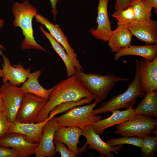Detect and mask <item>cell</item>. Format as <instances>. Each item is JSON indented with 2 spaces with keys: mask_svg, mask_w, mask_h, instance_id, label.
I'll use <instances>...</instances> for the list:
<instances>
[{
  "mask_svg": "<svg viewBox=\"0 0 157 157\" xmlns=\"http://www.w3.org/2000/svg\"><path fill=\"white\" fill-rule=\"evenodd\" d=\"M85 98L93 100L92 94L76 76L69 77L54 85L47 102L38 115L36 123L42 122L47 119L50 111L58 105Z\"/></svg>",
  "mask_w": 157,
  "mask_h": 157,
  "instance_id": "cell-1",
  "label": "cell"
},
{
  "mask_svg": "<svg viewBox=\"0 0 157 157\" xmlns=\"http://www.w3.org/2000/svg\"><path fill=\"white\" fill-rule=\"evenodd\" d=\"M12 10L14 17L13 25L15 28L20 27L24 36L21 50L35 49L47 51L36 41L34 36L32 21L33 18L38 14L37 9L26 0L22 3L15 2L12 6Z\"/></svg>",
  "mask_w": 157,
  "mask_h": 157,
  "instance_id": "cell-2",
  "label": "cell"
},
{
  "mask_svg": "<svg viewBox=\"0 0 157 157\" xmlns=\"http://www.w3.org/2000/svg\"><path fill=\"white\" fill-rule=\"evenodd\" d=\"M74 75L92 94L97 105L104 100L116 82L129 79V78H120L114 74L103 75L98 74H86L75 67Z\"/></svg>",
  "mask_w": 157,
  "mask_h": 157,
  "instance_id": "cell-3",
  "label": "cell"
},
{
  "mask_svg": "<svg viewBox=\"0 0 157 157\" xmlns=\"http://www.w3.org/2000/svg\"><path fill=\"white\" fill-rule=\"evenodd\" d=\"M146 93L140 83L138 69L136 66L134 77L132 81L128 85L126 91L113 96L109 100L103 103L99 107L93 109L92 113L94 115H96L108 112L112 113L123 108L126 110L133 108L138 98L144 97Z\"/></svg>",
  "mask_w": 157,
  "mask_h": 157,
  "instance_id": "cell-4",
  "label": "cell"
},
{
  "mask_svg": "<svg viewBox=\"0 0 157 157\" xmlns=\"http://www.w3.org/2000/svg\"><path fill=\"white\" fill-rule=\"evenodd\" d=\"M97 105L94 101L90 105L76 107L64 114L54 118L59 127L74 126L82 129L102 119L101 116L94 115L92 113Z\"/></svg>",
  "mask_w": 157,
  "mask_h": 157,
  "instance_id": "cell-5",
  "label": "cell"
},
{
  "mask_svg": "<svg viewBox=\"0 0 157 157\" xmlns=\"http://www.w3.org/2000/svg\"><path fill=\"white\" fill-rule=\"evenodd\" d=\"M157 127V117L138 114L118 124L114 134L122 136H136L143 138L150 135Z\"/></svg>",
  "mask_w": 157,
  "mask_h": 157,
  "instance_id": "cell-6",
  "label": "cell"
},
{
  "mask_svg": "<svg viewBox=\"0 0 157 157\" xmlns=\"http://www.w3.org/2000/svg\"><path fill=\"white\" fill-rule=\"evenodd\" d=\"M48 100L35 94L24 92L15 122L22 123H36L40 112Z\"/></svg>",
  "mask_w": 157,
  "mask_h": 157,
  "instance_id": "cell-7",
  "label": "cell"
},
{
  "mask_svg": "<svg viewBox=\"0 0 157 157\" xmlns=\"http://www.w3.org/2000/svg\"><path fill=\"white\" fill-rule=\"evenodd\" d=\"M81 130L82 135L86 138V142L82 147L79 148L81 153L83 152L88 153L86 149L88 145V148L98 151L100 157H113L115 154L112 152L117 153L124 147V145H119L115 147L110 146L101 139L100 135L95 132L92 128L91 125L85 126Z\"/></svg>",
  "mask_w": 157,
  "mask_h": 157,
  "instance_id": "cell-8",
  "label": "cell"
},
{
  "mask_svg": "<svg viewBox=\"0 0 157 157\" xmlns=\"http://www.w3.org/2000/svg\"><path fill=\"white\" fill-rule=\"evenodd\" d=\"M0 93L4 101V111L8 121L15 122L24 92L20 88L8 82L1 85Z\"/></svg>",
  "mask_w": 157,
  "mask_h": 157,
  "instance_id": "cell-9",
  "label": "cell"
},
{
  "mask_svg": "<svg viewBox=\"0 0 157 157\" xmlns=\"http://www.w3.org/2000/svg\"><path fill=\"white\" fill-rule=\"evenodd\" d=\"M135 62L139 81L145 92L157 90V56L152 61L145 58L139 60L137 58Z\"/></svg>",
  "mask_w": 157,
  "mask_h": 157,
  "instance_id": "cell-10",
  "label": "cell"
},
{
  "mask_svg": "<svg viewBox=\"0 0 157 157\" xmlns=\"http://www.w3.org/2000/svg\"><path fill=\"white\" fill-rule=\"evenodd\" d=\"M38 144L31 142L19 133H6L0 138V146L14 149L18 157H28L34 154Z\"/></svg>",
  "mask_w": 157,
  "mask_h": 157,
  "instance_id": "cell-11",
  "label": "cell"
},
{
  "mask_svg": "<svg viewBox=\"0 0 157 157\" xmlns=\"http://www.w3.org/2000/svg\"><path fill=\"white\" fill-rule=\"evenodd\" d=\"M132 35L146 44H157V21L150 18L135 20L126 26Z\"/></svg>",
  "mask_w": 157,
  "mask_h": 157,
  "instance_id": "cell-12",
  "label": "cell"
},
{
  "mask_svg": "<svg viewBox=\"0 0 157 157\" xmlns=\"http://www.w3.org/2000/svg\"><path fill=\"white\" fill-rule=\"evenodd\" d=\"M54 117L49 120L42 130L41 140L34 154L36 157H53L57 153L54 143L55 132L58 127Z\"/></svg>",
  "mask_w": 157,
  "mask_h": 157,
  "instance_id": "cell-13",
  "label": "cell"
},
{
  "mask_svg": "<svg viewBox=\"0 0 157 157\" xmlns=\"http://www.w3.org/2000/svg\"><path fill=\"white\" fill-rule=\"evenodd\" d=\"M3 63L2 64L3 83L8 82L12 85L18 86L24 82L31 73L30 67L24 68L20 63L12 65L9 58L0 50Z\"/></svg>",
  "mask_w": 157,
  "mask_h": 157,
  "instance_id": "cell-14",
  "label": "cell"
},
{
  "mask_svg": "<svg viewBox=\"0 0 157 157\" xmlns=\"http://www.w3.org/2000/svg\"><path fill=\"white\" fill-rule=\"evenodd\" d=\"M109 0H99L97 7V16L96 22L97 28H92L90 32L94 37L99 40L107 42L108 41L112 30L111 23L108 13V5Z\"/></svg>",
  "mask_w": 157,
  "mask_h": 157,
  "instance_id": "cell-15",
  "label": "cell"
},
{
  "mask_svg": "<svg viewBox=\"0 0 157 157\" xmlns=\"http://www.w3.org/2000/svg\"><path fill=\"white\" fill-rule=\"evenodd\" d=\"M50 119L48 117L43 122L36 123H22L15 121L10 123L7 133H19L25 136L31 142L39 144L42 135L43 127Z\"/></svg>",
  "mask_w": 157,
  "mask_h": 157,
  "instance_id": "cell-16",
  "label": "cell"
},
{
  "mask_svg": "<svg viewBox=\"0 0 157 157\" xmlns=\"http://www.w3.org/2000/svg\"><path fill=\"white\" fill-rule=\"evenodd\" d=\"M82 135L81 129L74 126L58 127L54 134V139L65 144L76 156H81L77 147L81 143L79 138Z\"/></svg>",
  "mask_w": 157,
  "mask_h": 157,
  "instance_id": "cell-17",
  "label": "cell"
},
{
  "mask_svg": "<svg viewBox=\"0 0 157 157\" xmlns=\"http://www.w3.org/2000/svg\"><path fill=\"white\" fill-rule=\"evenodd\" d=\"M112 113L109 117L99 120L91 125L95 133L99 135L102 134L106 129L130 119L136 115L135 109L133 108L123 111L116 110Z\"/></svg>",
  "mask_w": 157,
  "mask_h": 157,
  "instance_id": "cell-18",
  "label": "cell"
},
{
  "mask_svg": "<svg viewBox=\"0 0 157 157\" xmlns=\"http://www.w3.org/2000/svg\"><path fill=\"white\" fill-rule=\"evenodd\" d=\"M39 29L49 41L53 49L59 55L63 61L66 69L67 75L69 77L74 75V67L83 71V68L77 58L70 57L65 51L64 48L58 42L52 35L46 32L42 25Z\"/></svg>",
  "mask_w": 157,
  "mask_h": 157,
  "instance_id": "cell-19",
  "label": "cell"
},
{
  "mask_svg": "<svg viewBox=\"0 0 157 157\" xmlns=\"http://www.w3.org/2000/svg\"><path fill=\"white\" fill-rule=\"evenodd\" d=\"M34 17L36 22L46 27L54 38L62 45L70 57L74 58H76V54L69 45L68 41V38L64 34L59 26V25L53 24L46 18L39 14L35 15Z\"/></svg>",
  "mask_w": 157,
  "mask_h": 157,
  "instance_id": "cell-20",
  "label": "cell"
},
{
  "mask_svg": "<svg viewBox=\"0 0 157 157\" xmlns=\"http://www.w3.org/2000/svg\"><path fill=\"white\" fill-rule=\"evenodd\" d=\"M127 55L139 56L152 61L157 56V44H146L143 46L131 44L126 48L121 49L115 53L114 60L117 61L120 57Z\"/></svg>",
  "mask_w": 157,
  "mask_h": 157,
  "instance_id": "cell-21",
  "label": "cell"
},
{
  "mask_svg": "<svg viewBox=\"0 0 157 157\" xmlns=\"http://www.w3.org/2000/svg\"><path fill=\"white\" fill-rule=\"evenodd\" d=\"M132 35L125 26L117 25L113 31L108 40V44L112 52H117L121 49L131 45Z\"/></svg>",
  "mask_w": 157,
  "mask_h": 157,
  "instance_id": "cell-22",
  "label": "cell"
},
{
  "mask_svg": "<svg viewBox=\"0 0 157 157\" xmlns=\"http://www.w3.org/2000/svg\"><path fill=\"white\" fill-rule=\"evenodd\" d=\"M41 73L42 72L40 69L31 73L20 88L24 92L31 93L48 100L54 86L48 89L43 87L38 80Z\"/></svg>",
  "mask_w": 157,
  "mask_h": 157,
  "instance_id": "cell-23",
  "label": "cell"
},
{
  "mask_svg": "<svg viewBox=\"0 0 157 157\" xmlns=\"http://www.w3.org/2000/svg\"><path fill=\"white\" fill-rule=\"evenodd\" d=\"M157 90H150L146 92L144 97L135 109L136 115L157 117Z\"/></svg>",
  "mask_w": 157,
  "mask_h": 157,
  "instance_id": "cell-24",
  "label": "cell"
},
{
  "mask_svg": "<svg viewBox=\"0 0 157 157\" xmlns=\"http://www.w3.org/2000/svg\"><path fill=\"white\" fill-rule=\"evenodd\" d=\"M92 100L91 98H85L77 101H68L61 103L51 110L48 117L51 119L58 114L67 112L75 107L90 104Z\"/></svg>",
  "mask_w": 157,
  "mask_h": 157,
  "instance_id": "cell-25",
  "label": "cell"
},
{
  "mask_svg": "<svg viewBox=\"0 0 157 157\" xmlns=\"http://www.w3.org/2000/svg\"><path fill=\"white\" fill-rule=\"evenodd\" d=\"M135 20H143L151 18L152 8L141 0H139L132 6Z\"/></svg>",
  "mask_w": 157,
  "mask_h": 157,
  "instance_id": "cell-26",
  "label": "cell"
},
{
  "mask_svg": "<svg viewBox=\"0 0 157 157\" xmlns=\"http://www.w3.org/2000/svg\"><path fill=\"white\" fill-rule=\"evenodd\" d=\"M141 147L142 157H152L157 150V137L147 135L142 138Z\"/></svg>",
  "mask_w": 157,
  "mask_h": 157,
  "instance_id": "cell-27",
  "label": "cell"
},
{
  "mask_svg": "<svg viewBox=\"0 0 157 157\" xmlns=\"http://www.w3.org/2000/svg\"><path fill=\"white\" fill-rule=\"evenodd\" d=\"M112 16L117 21V25H119L126 26L135 20L131 6L124 10H116Z\"/></svg>",
  "mask_w": 157,
  "mask_h": 157,
  "instance_id": "cell-28",
  "label": "cell"
},
{
  "mask_svg": "<svg viewBox=\"0 0 157 157\" xmlns=\"http://www.w3.org/2000/svg\"><path fill=\"white\" fill-rule=\"evenodd\" d=\"M142 142V138L136 136H123L119 138L115 137L110 138L108 139L106 142L111 147H115L119 145L129 144L141 148Z\"/></svg>",
  "mask_w": 157,
  "mask_h": 157,
  "instance_id": "cell-29",
  "label": "cell"
},
{
  "mask_svg": "<svg viewBox=\"0 0 157 157\" xmlns=\"http://www.w3.org/2000/svg\"><path fill=\"white\" fill-rule=\"evenodd\" d=\"M54 143L55 145V150L58 152L61 157H76L75 154L68 149L64 143L54 139Z\"/></svg>",
  "mask_w": 157,
  "mask_h": 157,
  "instance_id": "cell-30",
  "label": "cell"
},
{
  "mask_svg": "<svg viewBox=\"0 0 157 157\" xmlns=\"http://www.w3.org/2000/svg\"><path fill=\"white\" fill-rule=\"evenodd\" d=\"M10 123L4 111H0V138L7 133Z\"/></svg>",
  "mask_w": 157,
  "mask_h": 157,
  "instance_id": "cell-31",
  "label": "cell"
},
{
  "mask_svg": "<svg viewBox=\"0 0 157 157\" xmlns=\"http://www.w3.org/2000/svg\"><path fill=\"white\" fill-rule=\"evenodd\" d=\"M139 0H116L114 8L116 10L125 9L132 6Z\"/></svg>",
  "mask_w": 157,
  "mask_h": 157,
  "instance_id": "cell-32",
  "label": "cell"
},
{
  "mask_svg": "<svg viewBox=\"0 0 157 157\" xmlns=\"http://www.w3.org/2000/svg\"><path fill=\"white\" fill-rule=\"evenodd\" d=\"M0 157H18V155L14 149L0 146Z\"/></svg>",
  "mask_w": 157,
  "mask_h": 157,
  "instance_id": "cell-33",
  "label": "cell"
},
{
  "mask_svg": "<svg viewBox=\"0 0 157 157\" xmlns=\"http://www.w3.org/2000/svg\"><path fill=\"white\" fill-rule=\"evenodd\" d=\"M51 4V12L53 14L54 20L55 21L56 16L58 13L56 8V4L59 0H49Z\"/></svg>",
  "mask_w": 157,
  "mask_h": 157,
  "instance_id": "cell-34",
  "label": "cell"
},
{
  "mask_svg": "<svg viewBox=\"0 0 157 157\" xmlns=\"http://www.w3.org/2000/svg\"><path fill=\"white\" fill-rule=\"evenodd\" d=\"M148 4L155 10L157 9V0H141Z\"/></svg>",
  "mask_w": 157,
  "mask_h": 157,
  "instance_id": "cell-35",
  "label": "cell"
},
{
  "mask_svg": "<svg viewBox=\"0 0 157 157\" xmlns=\"http://www.w3.org/2000/svg\"><path fill=\"white\" fill-rule=\"evenodd\" d=\"M5 24L4 20L2 18H0V29ZM0 49L2 50H5V48L2 45L0 44Z\"/></svg>",
  "mask_w": 157,
  "mask_h": 157,
  "instance_id": "cell-36",
  "label": "cell"
},
{
  "mask_svg": "<svg viewBox=\"0 0 157 157\" xmlns=\"http://www.w3.org/2000/svg\"><path fill=\"white\" fill-rule=\"evenodd\" d=\"M4 102L3 97L0 93V111H4Z\"/></svg>",
  "mask_w": 157,
  "mask_h": 157,
  "instance_id": "cell-37",
  "label": "cell"
},
{
  "mask_svg": "<svg viewBox=\"0 0 157 157\" xmlns=\"http://www.w3.org/2000/svg\"><path fill=\"white\" fill-rule=\"evenodd\" d=\"M3 76V72L2 69H0V77H2Z\"/></svg>",
  "mask_w": 157,
  "mask_h": 157,
  "instance_id": "cell-38",
  "label": "cell"
},
{
  "mask_svg": "<svg viewBox=\"0 0 157 157\" xmlns=\"http://www.w3.org/2000/svg\"><path fill=\"white\" fill-rule=\"evenodd\" d=\"M1 85H0V89Z\"/></svg>",
  "mask_w": 157,
  "mask_h": 157,
  "instance_id": "cell-39",
  "label": "cell"
}]
</instances>
